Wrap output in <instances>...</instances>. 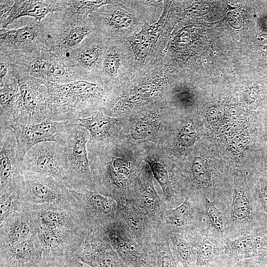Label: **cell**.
I'll return each mask as SVG.
<instances>
[{
  "mask_svg": "<svg viewBox=\"0 0 267 267\" xmlns=\"http://www.w3.org/2000/svg\"><path fill=\"white\" fill-rule=\"evenodd\" d=\"M233 183L232 200L228 206L229 232L240 236L267 226V218L255 201L246 176L236 173Z\"/></svg>",
  "mask_w": 267,
  "mask_h": 267,
  "instance_id": "7",
  "label": "cell"
},
{
  "mask_svg": "<svg viewBox=\"0 0 267 267\" xmlns=\"http://www.w3.org/2000/svg\"><path fill=\"white\" fill-rule=\"evenodd\" d=\"M0 224V247L25 241L38 232L31 212L27 206L21 204L18 209Z\"/></svg>",
  "mask_w": 267,
  "mask_h": 267,
  "instance_id": "27",
  "label": "cell"
},
{
  "mask_svg": "<svg viewBox=\"0 0 267 267\" xmlns=\"http://www.w3.org/2000/svg\"><path fill=\"white\" fill-rule=\"evenodd\" d=\"M43 262L37 233L25 241L0 247V267H31Z\"/></svg>",
  "mask_w": 267,
  "mask_h": 267,
  "instance_id": "28",
  "label": "cell"
},
{
  "mask_svg": "<svg viewBox=\"0 0 267 267\" xmlns=\"http://www.w3.org/2000/svg\"><path fill=\"white\" fill-rule=\"evenodd\" d=\"M15 0H0V17L4 16L13 6Z\"/></svg>",
  "mask_w": 267,
  "mask_h": 267,
  "instance_id": "45",
  "label": "cell"
},
{
  "mask_svg": "<svg viewBox=\"0 0 267 267\" xmlns=\"http://www.w3.org/2000/svg\"><path fill=\"white\" fill-rule=\"evenodd\" d=\"M78 258L90 267H124L104 228L90 227Z\"/></svg>",
  "mask_w": 267,
  "mask_h": 267,
  "instance_id": "25",
  "label": "cell"
},
{
  "mask_svg": "<svg viewBox=\"0 0 267 267\" xmlns=\"http://www.w3.org/2000/svg\"><path fill=\"white\" fill-rule=\"evenodd\" d=\"M192 205L190 199L186 197L179 205L164 211L162 218L172 232L185 231L192 218Z\"/></svg>",
  "mask_w": 267,
  "mask_h": 267,
  "instance_id": "34",
  "label": "cell"
},
{
  "mask_svg": "<svg viewBox=\"0 0 267 267\" xmlns=\"http://www.w3.org/2000/svg\"><path fill=\"white\" fill-rule=\"evenodd\" d=\"M136 75L132 47L126 40L108 38L98 81L113 92L128 85Z\"/></svg>",
  "mask_w": 267,
  "mask_h": 267,
  "instance_id": "9",
  "label": "cell"
},
{
  "mask_svg": "<svg viewBox=\"0 0 267 267\" xmlns=\"http://www.w3.org/2000/svg\"></svg>",
  "mask_w": 267,
  "mask_h": 267,
  "instance_id": "50",
  "label": "cell"
},
{
  "mask_svg": "<svg viewBox=\"0 0 267 267\" xmlns=\"http://www.w3.org/2000/svg\"><path fill=\"white\" fill-rule=\"evenodd\" d=\"M42 22L47 47L58 56H66L96 30L89 16L76 17L63 12L50 13Z\"/></svg>",
  "mask_w": 267,
  "mask_h": 267,
  "instance_id": "5",
  "label": "cell"
},
{
  "mask_svg": "<svg viewBox=\"0 0 267 267\" xmlns=\"http://www.w3.org/2000/svg\"><path fill=\"white\" fill-rule=\"evenodd\" d=\"M21 169L51 177L68 186L66 144L54 141L36 144L25 154Z\"/></svg>",
  "mask_w": 267,
  "mask_h": 267,
  "instance_id": "15",
  "label": "cell"
},
{
  "mask_svg": "<svg viewBox=\"0 0 267 267\" xmlns=\"http://www.w3.org/2000/svg\"><path fill=\"white\" fill-rule=\"evenodd\" d=\"M12 75L11 63L8 56L0 52V89L4 86Z\"/></svg>",
  "mask_w": 267,
  "mask_h": 267,
  "instance_id": "43",
  "label": "cell"
},
{
  "mask_svg": "<svg viewBox=\"0 0 267 267\" xmlns=\"http://www.w3.org/2000/svg\"><path fill=\"white\" fill-rule=\"evenodd\" d=\"M88 156L95 190L114 199L129 198L143 163L141 144L118 137Z\"/></svg>",
  "mask_w": 267,
  "mask_h": 267,
  "instance_id": "1",
  "label": "cell"
},
{
  "mask_svg": "<svg viewBox=\"0 0 267 267\" xmlns=\"http://www.w3.org/2000/svg\"><path fill=\"white\" fill-rule=\"evenodd\" d=\"M225 241L220 260L223 267H233L245 259L267 256V226Z\"/></svg>",
  "mask_w": 267,
  "mask_h": 267,
  "instance_id": "24",
  "label": "cell"
},
{
  "mask_svg": "<svg viewBox=\"0 0 267 267\" xmlns=\"http://www.w3.org/2000/svg\"><path fill=\"white\" fill-rule=\"evenodd\" d=\"M47 89L46 119L73 121L100 112L113 90L98 82L79 80L57 84L41 81Z\"/></svg>",
  "mask_w": 267,
  "mask_h": 267,
  "instance_id": "2",
  "label": "cell"
},
{
  "mask_svg": "<svg viewBox=\"0 0 267 267\" xmlns=\"http://www.w3.org/2000/svg\"><path fill=\"white\" fill-rule=\"evenodd\" d=\"M27 207L34 219L38 231L89 229L85 217L77 204H46Z\"/></svg>",
  "mask_w": 267,
  "mask_h": 267,
  "instance_id": "17",
  "label": "cell"
},
{
  "mask_svg": "<svg viewBox=\"0 0 267 267\" xmlns=\"http://www.w3.org/2000/svg\"><path fill=\"white\" fill-rule=\"evenodd\" d=\"M84 264L79 258H75L68 262L61 267H83Z\"/></svg>",
  "mask_w": 267,
  "mask_h": 267,
  "instance_id": "46",
  "label": "cell"
},
{
  "mask_svg": "<svg viewBox=\"0 0 267 267\" xmlns=\"http://www.w3.org/2000/svg\"><path fill=\"white\" fill-rule=\"evenodd\" d=\"M64 7L62 0H16L4 16L0 17V29H6L15 20L24 16L35 18L41 22L49 14L62 12Z\"/></svg>",
  "mask_w": 267,
  "mask_h": 267,
  "instance_id": "30",
  "label": "cell"
},
{
  "mask_svg": "<svg viewBox=\"0 0 267 267\" xmlns=\"http://www.w3.org/2000/svg\"><path fill=\"white\" fill-rule=\"evenodd\" d=\"M23 173L24 180L19 190L20 204L28 207L77 204L71 189L63 182L38 173Z\"/></svg>",
  "mask_w": 267,
  "mask_h": 267,
  "instance_id": "12",
  "label": "cell"
},
{
  "mask_svg": "<svg viewBox=\"0 0 267 267\" xmlns=\"http://www.w3.org/2000/svg\"><path fill=\"white\" fill-rule=\"evenodd\" d=\"M265 157H266V158L264 159V162H263V167L260 171L259 176L267 177V154Z\"/></svg>",
  "mask_w": 267,
  "mask_h": 267,
  "instance_id": "47",
  "label": "cell"
},
{
  "mask_svg": "<svg viewBox=\"0 0 267 267\" xmlns=\"http://www.w3.org/2000/svg\"><path fill=\"white\" fill-rule=\"evenodd\" d=\"M169 109L167 101H163L124 116L119 137L133 144L153 142L159 145L167 132Z\"/></svg>",
  "mask_w": 267,
  "mask_h": 267,
  "instance_id": "6",
  "label": "cell"
},
{
  "mask_svg": "<svg viewBox=\"0 0 267 267\" xmlns=\"http://www.w3.org/2000/svg\"><path fill=\"white\" fill-rule=\"evenodd\" d=\"M88 231L76 229L38 231L42 247L43 262L61 267L68 262L78 258Z\"/></svg>",
  "mask_w": 267,
  "mask_h": 267,
  "instance_id": "16",
  "label": "cell"
},
{
  "mask_svg": "<svg viewBox=\"0 0 267 267\" xmlns=\"http://www.w3.org/2000/svg\"><path fill=\"white\" fill-rule=\"evenodd\" d=\"M112 0H62L67 15L76 17H88L100 7L111 2Z\"/></svg>",
  "mask_w": 267,
  "mask_h": 267,
  "instance_id": "37",
  "label": "cell"
},
{
  "mask_svg": "<svg viewBox=\"0 0 267 267\" xmlns=\"http://www.w3.org/2000/svg\"><path fill=\"white\" fill-rule=\"evenodd\" d=\"M89 16L97 31L113 40H128L139 32L144 24L134 0H112Z\"/></svg>",
  "mask_w": 267,
  "mask_h": 267,
  "instance_id": "4",
  "label": "cell"
},
{
  "mask_svg": "<svg viewBox=\"0 0 267 267\" xmlns=\"http://www.w3.org/2000/svg\"><path fill=\"white\" fill-rule=\"evenodd\" d=\"M77 123L76 120L59 122L45 119L36 124H10L9 126L17 141L16 160L18 164H21L26 153L36 144L48 141L66 144L68 132Z\"/></svg>",
  "mask_w": 267,
  "mask_h": 267,
  "instance_id": "13",
  "label": "cell"
},
{
  "mask_svg": "<svg viewBox=\"0 0 267 267\" xmlns=\"http://www.w3.org/2000/svg\"><path fill=\"white\" fill-rule=\"evenodd\" d=\"M193 243L196 253L195 267H214L223 255L224 245L215 238L202 234Z\"/></svg>",
  "mask_w": 267,
  "mask_h": 267,
  "instance_id": "33",
  "label": "cell"
},
{
  "mask_svg": "<svg viewBox=\"0 0 267 267\" xmlns=\"http://www.w3.org/2000/svg\"><path fill=\"white\" fill-rule=\"evenodd\" d=\"M125 119V117H113L100 112L77 119V124L87 129L89 133L87 143L88 153L105 147L117 138Z\"/></svg>",
  "mask_w": 267,
  "mask_h": 267,
  "instance_id": "26",
  "label": "cell"
},
{
  "mask_svg": "<svg viewBox=\"0 0 267 267\" xmlns=\"http://www.w3.org/2000/svg\"><path fill=\"white\" fill-rule=\"evenodd\" d=\"M45 49L48 48L42 21L17 29H0V52L22 54Z\"/></svg>",
  "mask_w": 267,
  "mask_h": 267,
  "instance_id": "21",
  "label": "cell"
},
{
  "mask_svg": "<svg viewBox=\"0 0 267 267\" xmlns=\"http://www.w3.org/2000/svg\"><path fill=\"white\" fill-rule=\"evenodd\" d=\"M89 138L88 130L77 124L67 135V183L70 189L79 192L95 191L87 150Z\"/></svg>",
  "mask_w": 267,
  "mask_h": 267,
  "instance_id": "10",
  "label": "cell"
},
{
  "mask_svg": "<svg viewBox=\"0 0 267 267\" xmlns=\"http://www.w3.org/2000/svg\"><path fill=\"white\" fill-rule=\"evenodd\" d=\"M0 127L19 123L21 97L17 79L13 76L0 89Z\"/></svg>",
  "mask_w": 267,
  "mask_h": 267,
  "instance_id": "31",
  "label": "cell"
},
{
  "mask_svg": "<svg viewBox=\"0 0 267 267\" xmlns=\"http://www.w3.org/2000/svg\"><path fill=\"white\" fill-rule=\"evenodd\" d=\"M78 208L89 227L107 226L119 222L120 213L115 200L97 191L79 192L71 189Z\"/></svg>",
  "mask_w": 267,
  "mask_h": 267,
  "instance_id": "19",
  "label": "cell"
},
{
  "mask_svg": "<svg viewBox=\"0 0 267 267\" xmlns=\"http://www.w3.org/2000/svg\"><path fill=\"white\" fill-rule=\"evenodd\" d=\"M152 176L149 166L143 161L140 173L129 199L147 215L157 219L163 216L165 210H162L160 198L153 184Z\"/></svg>",
  "mask_w": 267,
  "mask_h": 267,
  "instance_id": "29",
  "label": "cell"
},
{
  "mask_svg": "<svg viewBox=\"0 0 267 267\" xmlns=\"http://www.w3.org/2000/svg\"><path fill=\"white\" fill-rule=\"evenodd\" d=\"M234 267H267V256L241 260Z\"/></svg>",
  "mask_w": 267,
  "mask_h": 267,
  "instance_id": "44",
  "label": "cell"
},
{
  "mask_svg": "<svg viewBox=\"0 0 267 267\" xmlns=\"http://www.w3.org/2000/svg\"><path fill=\"white\" fill-rule=\"evenodd\" d=\"M143 161L149 167L153 177L160 185L165 201L175 208L180 202L178 198V186L170 162L168 155L157 144L149 142L141 144Z\"/></svg>",
  "mask_w": 267,
  "mask_h": 267,
  "instance_id": "22",
  "label": "cell"
},
{
  "mask_svg": "<svg viewBox=\"0 0 267 267\" xmlns=\"http://www.w3.org/2000/svg\"><path fill=\"white\" fill-rule=\"evenodd\" d=\"M196 139V133L192 124L185 123L177 132L171 144L172 149L180 153L192 146Z\"/></svg>",
  "mask_w": 267,
  "mask_h": 267,
  "instance_id": "38",
  "label": "cell"
},
{
  "mask_svg": "<svg viewBox=\"0 0 267 267\" xmlns=\"http://www.w3.org/2000/svg\"><path fill=\"white\" fill-rule=\"evenodd\" d=\"M259 177L256 183L255 195L253 197L267 218V177Z\"/></svg>",
  "mask_w": 267,
  "mask_h": 267,
  "instance_id": "42",
  "label": "cell"
},
{
  "mask_svg": "<svg viewBox=\"0 0 267 267\" xmlns=\"http://www.w3.org/2000/svg\"><path fill=\"white\" fill-rule=\"evenodd\" d=\"M185 236L184 233H171L174 254L181 267H195L196 253L193 242Z\"/></svg>",
  "mask_w": 267,
  "mask_h": 267,
  "instance_id": "35",
  "label": "cell"
},
{
  "mask_svg": "<svg viewBox=\"0 0 267 267\" xmlns=\"http://www.w3.org/2000/svg\"><path fill=\"white\" fill-rule=\"evenodd\" d=\"M119 257L129 267H155L152 249L139 245L120 222L104 228Z\"/></svg>",
  "mask_w": 267,
  "mask_h": 267,
  "instance_id": "20",
  "label": "cell"
},
{
  "mask_svg": "<svg viewBox=\"0 0 267 267\" xmlns=\"http://www.w3.org/2000/svg\"><path fill=\"white\" fill-rule=\"evenodd\" d=\"M167 75L168 69L163 62L146 73L136 74L128 85L113 92L100 112L110 117H121L149 105L167 101Z\"/></svg>",
  "mask_w": 267,
  "mask_h": 267,
  "instance_id": "3",
  "label": "cell"
},
{
  "mask_svg": "<svg viewBox=\"0 0 267 267\" xmlns=\"http://www.w3.org/2000/svg\"><path fill=\"white\" fill-rule=\"evenodd\" d=\"M6 54L11 63L41 81L65 84L79 80L67 64L66 56H58L48 49L29 54Z\"/></svg>",
  "mask_w": 267,
  "mask_h": 267,
  "instance_id": "8",
  "label": "cell"
},
{
  "mask_svg": "<svg viewBox=\"0 0 267 267\" xmlns=\"http://www.w3.org/2000/svg\"><path fill=\"white\" fill-rule=\"evenodd\" d=\"M266 115L264 116L266 118L264 120L263 135L265 139L267 141V110L266 111Z\"/></svg>",
  "mask_w": 267,
  "mask_h": 267,
  "instance_id": "48",
  "label": "cell"
},
{
  "mask_svg": "<svg viewBox=\"0 0 267 267\" xmlns=\"http://www.w3.org/2000/svg\"><path fill=\"white\" fill-rule=\"evenodd\" d=\"M124 267H129L125 265Z\"/></svg>",
  "mask_w": 267,
  "mask_h": 267,
  "instance_id": "49",
  "label": "cell"
},
{
  "mask_svg": "<svg viewBox=\"0 0 267 267\" xmlns=\"http://www.w3.org/2000/svg\"><path fill=\"white\" fill-rule=\"evenodd\" d=\"M11 67L17 80L21 97V114L18 123L36 124L45 120L46 87L39 79L21 71L12 63Z\"/></svg>",
  "mask_w": 267,
  "mask_h": 267,
  "instance_id": "18",
  "label": "cell"
},
{
  "mask_svg": "<svg viewBox=\"0 0 267 267\" xmlns=\"http://www.w3.org/2000/svg\"><path fill=\"white\" fill-rule=\"evenodd\" d=\"M204 220L215 235L223 237L229 232L228 205L221 201L205 199Z\"/></svg>",
  "mask_w": 267,
  "mask_h": 267,
  "instance_id": "32",
  "label": "cell"
},
{
  "mask_svg": "<svg viewBox=\"0 0 267 267\" xmlns=\"http://www.w3.org/2000/svg\"><path fill=\"white\" fill-rule=\"evenodd\" d=\"M153 25L144 23L141 30L127 41L134 56L136 74H143L162 62L167 44V14L163 12Z\"/></svg>",
  "mask_w": 267,
  "mask_h": 267,
  "instance_id": "11",
  "label": "cell"
},
{
  "mask_svg": "<svg viewBox=\"0 0 267 267\" xmlns=\"http://www.w3.org/2000/svg\"><path fill=\"white\" fill-rule=\"evenodd\" d=\"M0 224L10 214L17 210L20 205L19 192L14 191L0 195Z\"/></svg>",
  "mask_w": 267,
  "mask_h": 267,
  "instance_id": "41",
  "label": "cell"
},
{
  "mask_svg": "<svg viewBox=\"0 0 267 267\" xmlns=\"http://www.w3.org/2000/svg\"><path fill=\"white\" fill-rule=\"evenodd\" d=\"M0 195L18 191L24 180L16 160L17 144L10 127L0 128Z\"/></svg>",
  "mask_w": 267,
  "mask_h": 267,
  "instance_id": "23",
  "label": "cell"
},
{
  "mask_svg": "<svg viewBox=\"0 0 267 267\" xmlns=\"http://www.w3.org/2000/svg\"><path fill=\"white\" fill-rule=\"evenodd\" d=\"M108 38L94 31L66 56V62L79 79L98 82Z\"/></svg>",
  "mask_w": 267,
  "mask_h": 267,
  "instance_id": "14",
  "label": "cell"
},
{
  "mask_svg": "<svg viewBox=\"0 0 267 267\" xmlns=\"http://www.w3.org/2000/svg\"><path fill=\"white\" fill-rule=\"evenodd\" d=\"M188 172L192 182L196 185L209 190L215 188L213 172L200 157L196 156L193 159Z\"/></svg>",
  "mask_w": 267,
  "mask_h": 267,
  "instance_id": "36",
  "label": "cell"
},
{
  "mask_svg": "<svg viewBox=\"0 0 267 267\" xmlns=\"http://www.w3.org/2000/svg\"><path fill=\"white\" fill-rule=\"evenodd\" d=\"M158 244L152 248L155 267H181L167 242Z\"/></svg>",
  "mask_w": 267,
  "mask_h": 267,
  "instance_id": "40",
  "label": "cell"
},
{
  "mask_svg": "<svg viewBox=\"0 0 267 267\" xmlns=\"http://www.w3.org/2000/svg\"><path fill=\"white\" fill-rule=\"evenodd\" d=\"M144 23L153 25L160 19L164 8V0H134Z\"/></svg>",
  "mask_w": 267,
  "mask_h": 267,
  "instance_id": "39",
  "label": "cell"
}]
</instances>
